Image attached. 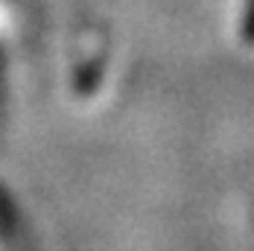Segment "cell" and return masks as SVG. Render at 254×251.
I'll use <instances>...</instances> for the list:
<instances>
[{
  "instance_id": "cell-1",
  "label": "cell",
  "mask_w": 254,
  "mask_h": 251,
  "mask_svg": "<svg viewBox=\"0 0 254 251\" xmlns=\"http://www.w3.org/2000/svg\"><path fill=\"white\" fill-rule=\"evenodd\" d=\"M243 41L254 44V0H246V15H243Z\"/></svg>"
}]
</instances>
